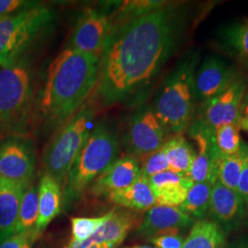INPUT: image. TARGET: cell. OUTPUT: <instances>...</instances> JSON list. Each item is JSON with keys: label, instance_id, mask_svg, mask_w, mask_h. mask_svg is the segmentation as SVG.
Here are the masks:
<instances>
[{"label": "cell", "instance_id": "1", "mask_svg": "<svg viewBox=\"0 0 248 248\" xmlns=\"http://www.w3.org/2000/svg\"><path fill=\"white\" fill-rule=\"evenodd\" d=\"M177 10L162 6L113 27L99 60L98 93L106 104L122 101L148 83L175 48Z\"/></svg>", "mask_w": 248, "mask_h": 248}, {"label": "cell", "instance_id": "2", "mask_svg": "<svg viewBox=\"0 0 248 248\" xmlns=\"http://www.w3.org/2000/svg\"><path fill=\"white\" fill-rule=\"evenodd\" d=\"M100 58L66 48L50 63L40 109L45 122L62 126L82 108L97 85Z\"/></svg>", "mask_w": 248, "mask_h": 248}, {"label": "cell", "instance_id": "3", "mask_svg": "<svg viewBox=\"0 0 248 248\" xmlns=\"http://www.w3.org/2000/svg\"><path fill=\"white\" fill-rule=\"evenodd\" d=\"M119 156V142L106 124H98L75 160L63 182V202L66 207L78 202L92 183Z\"/></svg>", "mask_w": 248, "mask_h": 248}, {"label": "cell", "instance_id": "4", "mask_svg": "<svg viewBox=\"0 0 248 248\" xmlns=\"http://www.w3.org/2000/svg\"><path fill=\"white\" fill-rule=\"evenodd\" d=\"M197 55L183 60L160 90L154 110L166 130L181 135L190 126L195 108Z\"/></svg>", "mask_w": 248, "mask_h": 248}, {"label": "cell", "instance_id": "5", "mask_svg": "<svg viewBox=\"0 0 248 248\" xmlns=\"http://www.w3.org/2000/svg\"><path fill=\"white\" fill-rule=\"evenodd\" d=\"M31 73L17 64L0 71V143L25 130L32 108Z\"/></svg>", "mask_w": 248, "mask_h": 248}, {"label": "cell", "instance_id": "6", "mask_svg": "<svg viewBox=\"0 0 248 248\" xmlns=\"http://www.w3.org/2000/svg\"><path fill=\"white\" fill-rule=\"evenodd\" d=\"M93 118L92 107L82 106L75 115L62 124L45 149L43 164L45 174L53 177L61 185L89 138Z\"/></svg>", "mask_w": 248, "mask_h": 248}, {"label": "cell", "instance_id": "7", "mask_svg": "<svg viewBox=\"0 0 248 248\" xmlns=\"http://www.w3.org/2000/svg\"><path fill=\"white\" fill-rule=\"evenodd\" d=\"M53 18L52 10L41 6L0 17V65L4 68L17 65L27 48Z\"/></svg>", "mask_w": 248, "mask_h": 248}, {"label": "cell", "instance_id": "8", "mask_svg": "<svg viewBox=\"0 0 248 248\" xmlns=\"http://www.w3.org/2000/svg\"><path fill=\"white\" fill-rule=\"evenodd\" d=\"M166 132L154 108H142L132 118L125 136L129 155L135 158L144 157L160 150L166 142Z\"/></svg>", "mask_w": 248, "mask_h": 248}, {"label": "cell", "instance_id": "9", "mask_svg": "<svg viewBox=\"0 0 248 248\" xmlns=\"http://www.w3.org/2000/svg\"><path fill=\"white\" fill-rule=\"evenodd\" d=\"M247 91L248 83L239 77L226 90L202 104L198 122L213 131L225 124L238 127L241 102Z\"/></svg>", "mask_w": 248, "mask_h": 248}, {"label": "cell", "instance_id": "10", "mask_svg": "<svg viewBox=\"0 0 248 248\" xmlns=\"http://www.w3.org/2000/svg\"><path fill=\"white\" fill-rule=\"evenodd\" d=\"M34 169L35 157L31 143L18 137L0 143V179L29 186Z\"/></svg>", "mask_w": 248, "mask_h": 248}, {"label": "cell", "instance_id": "11", "mask_svg": "<svg viewBox=\"0 0 248 248\" xmlns=\"http://www.w3.org/2000/svg\"><path fill=\"white\" fill-rule=\"evenodd\" d=\"M113 27L106 12L89 10L79 18L72 33L70 48L100 58Z\"/></svg>", "mask_w": 248, "mask_h": 248}, {"label": "cell", "instance_id": "12", "mask_svg": "<svg viewBox=\"0 0 248 248\" xmlns=\"http://www.w3.org/2000/svg\"><path fill=\"white\" fill-rule=\"evenodd\" d=\"M239 78L235 67L217 55L205 58L195 72L196 101L202 104L218 96Z\"/></svg>", "mask_w": 248, "mask_h": 248}, {"label": "cell", "instance_id": "13", "mask_svg": "<svg viewBox=\"0 0 248 248\" xmlns=\"http://www.w3.org/2000/svg\"><path fill=\"white\" fill-rule=\"evenodd\" d=\"M247 214V207L236 190L216 182L213 186L209 215L210 220L225 233L237 230Z\"/></svg>", "mask_w": 248, "mask_h": 248}, {"label": "cell", "instance_id": "14", "mask_svg": "<svg viewBox=\"0 0 248 248\" xmlns=\"http://www.w3.org/2000/svg\"><path fill=\"white\" fill-rule=\"evenodd\" d=\"M195 221L178 207L155 205L145 213L137 233L147 239L165 234H179L180 232L191 228Z\"/></svg>", "mask_w": 248, "mask_h": 248}, {"label": "cell", "instance_id": "15", "mask_svg": "<svg viewBox=\"0 0 248 248\" xmlns=\"http://www.w3.org/2000/svg\"><path fill=\"white\" fill-rule=\"evenodd\" d=\"M141 176L138 158L127 155L115 162L91 185L90 193L96 197H108L133 184Z\"/></svg>", "mask_w": 248, "mask_h": 248}, {"label": "cell", "instance_id": "16", "mask_svg": "<svg viewBox=\"0 0 248 248\" xmlns=\"http://www.w3.org/2000/svg\"><path fill=\"white\" fill-rule=\"evenodd\" d=\"M141 222L135 211L115 208L110 211L108 219L89 239L105 245L108 248H117Z\"/></svg>", "mask_w": 248, "mask_h": 248}, {"label": "cell", "instance_id": "17", "mask_svg": "<svg viewBox=\"0 0 248 248\" xmlns=\"http://www.w3.org/2000/svg\"><path fill=\"white\" fill-rule=\"evenodd\" d=\"M155 199V205L179 207L194 184L188 177L172 171H165L148 178Z\"/></svg>", "mask_w": 248, "mask_h": 248}, {"label": "cell", "instance_id": "18", "mask_svg": "<svg viewBox=\"0 0 248 248\" xmlns=\"http://www.w3.org/2000/svg\"><path fill=\"white\" fill-rule=\"evenodd\" d=\"M28 186L1 179L0 183V243L16 233L23 193Z\"/></svg>", "mask_w": 248, "mask_h": 248}, {"label": "cell", "instance_id": "19", "mask_svg": "<svg viewBox=\"0 0 248 248\" xmlns=\"http://www.w3.org/2000/svg\"><path fill=\"white\" fill-rule=\"evenodd\" d=\"M61 184L53 177L45 174L38 186L39 213L34 232L38 236L48 227L62 210Z\"/></svg>", "mask_w": 248, "mask_h": 248}, {"label": "cell", "instance_id": "20", "mask_svg": "<svg viewBox=\"0 0 248 248\" xmlns=\"http://www.w3.org/2000/svg\"><path fill=\"white\" fill-rule=\"evenodd\" d=\"M108 199L112 203L135 212H147L155 206L149 180L142 174L131 186L111 193Z\"/></svg>", "mask_w": 248, "mask_h": 248}, {"label": "cell", "instance_id": "21", "mask_svg": "<svg viewBox=\"0 0 248 248\" xmlns=\"http://www.w3.org/2000/svg\"><path fill=\"white\" fill-rule=\"evenodd\" d=\"M226 233L210 219L197 220L182 248H225Z\"/></svg>", "mask_w": 248, "mask_h": 248}, {"label": "cell", "instance_id": "22", "mask_svg": "<svg viewBox=\"0 0 248 248\" xmlns=\"http://www.w3.org/2000/svg\"><path fill=\"white\" fill-rule=\"evenodd\" d=\"M162 150L168 160L169 171L186 176L196 152L186 138L182 135H176L164 143Z\"/></svg>", "mask_w": 248, "mask_h": 248}, {"label": "cell", "instance_id": "23", "mask_svg": "<svg viewBox=\"0 0 248 248\" xmlns=\"http://www.w3.org/2000/svg\"><path fill=\"white\" fill-rule=\"evenodd\" d=\"M248 160V146L244 142L238 154L233 155H219L216 160L217 182L236 190L240 175Z\"/></svg>", "mask_w": 248, "mask_h": 248}, {"label": "cell", "instance_id": "24", "mask_svg": "<svg viewBox=\"0 0 248 248\" xmlns=\"http://www.w3.org/2000/svg\"><path fill=\"white\" fill-rule=\"evenodd\" d=\"M219 40L222 47L232 56L248 60V19L223 28Z\"/></svg>", "mask_w": 248, "mask_h": 248}, {"label": "cell", "instance_id": "25", "mask_svg": "<svg viewBox=\"0 0 248 248\" xmlns=\"http://www.w3.org/2000/svg\"><path fill=\"white\" fill-rule=\"evenodd\" d=\"M213 186L210 183H194L188 190L185 202L178 208L195 220L207 219Z\"/></svg>", "mask_w": 248, "mask_h": 248}, {"label": "cell", "instance_id": "26", "mask_svg": "<svg viewBox=\"0 0 248 248\" xmlns=\"http://www.w3.org/2000/svg\"><path fill=\"white\" fill-rule=\"evenodd\" d=\"M39 213L38 187L30 185L21 199L18 213L16 233H27L34 232Z\"/></svg>", "mask_w": 248, "mask_h": 248}, {"label": "cell", "instance_id": "27", "mask_svg": "<svg viewBox=\"0 0 248 248\" xmlns=\"http://www.w3.org/2000/svg\"><path fill=\"white\" fill-rule=\"evenodd\" d=\"M214 142L217 150L222 155L238 154L244 144L239 128L232 124L222 125L214 131Z\"/></svg>", "mask_w": 248, "mask_h": 248}, {"label": "cell", "instance_id": "28", "mask_svg": "<svg viewBox=\"0 0 248 248\" xmlns=\"http://www.w3.org/2000/svg\"><path fill=\"white\" fill-rule=\"evenodd\" d=\"M109 215L110 212L96 218H72V239L78 242H84L89 239L106 222Z\"/></svg>", "mask_w": 248, "mask_h": 248}, {"label": "cell", "instance_id": "29", "mask_svg": "<svg viewBox=\"0 0 248 248\" xmlns=\"http://www.w3.org/2000/svg\"><path fill=\"white\" fill-rule=\"evenodd\" d=\"M169 170V163L162 148L144 156L141 166V174L147 178Z\"/></svg>", "mask_w": 248, "mask_h": 248}, {"label": "cell", "instance_id": "30", "mask_svg": "<svg viewBox=\"0 0 248 248\" xmlns=\"http://www.w3.org/2000/svg\"><path fill=\"white\" fill-rule=\"evenodd\" d=\"M37 235L34 232L27 233H15L11 237L0 243V248H31Z\"/></svg>", "mask_w": 248, "mask_h": 248}, {"label": "cell", "instance_id": "31", "mask_svg": "<svg viewBox=\"0 0 248 248\" xmlns=\"http://www.w3.org/2000/svg\"><path fill=\"white\" fill-rule=\"evenodd\" d=\"M155 248H182L185 237L181 234H165L148 239Z\"/></svg>", "mask_w": 248, "mask_h": 248}, {"label": "cell", "instance_id": "32", "mask_svg": "<svg viewBox=\"0 0 248 248\" xmlns=\"http://www.w3.org/2000/svg\"><path fill=\"white\" fill-rule=\"evenodd\" d=\"M32 6L22 0H0V17H5Z\"/></svg>", "mask_w": 248, "mask_h": 248}, {"label": "cell", "instance_id": "33", "mask_svg": "<svg viewBox=\"0 0 248 248\" xmlns=\"http://www.w3.org/2000/svg\"><path fill=\"white\" fill-rule=\"evenodd\" d=\"M236 192L239 194L247 209H248V160L240 175Z\"/></svg>", "mask_w": 248, "mask_h": 248}, {"label": "cell", "instance_id": "34", "mask_svg": "<svg viewBox=\"0 0 248 248\" xmlns=\"http://www.w3.org/2000/svg\"><path fill=\"white\" fill-rule=\"evenodd\" d=\"M241 118H248V89L241 102L240 107Z\"/></svg>", "mask_w": 248, "mask_h": 248}, {"label": "cell", "instance_id": "35", "mask_svg": "<svg viewBox=\"0 0 248 248\" xmlns=\"http://www.w3.org/2000/svg\"><path fill=\"white\" fill-rule=\"evenodd\" d=\"M225 248H248V241L238 240V241L231 243L230 245Z\"/></svg>", "mask_w": 248, "mask_h": 248}, {"label": "cell", "instance_id": "36", "mask_svg": "<svg viewBox=\"0 0 248 248\" xmlns=\"http://www.w3.org/2000/svg\"><path fill=\"white\" fill-rule=\"evenodd\" d=\"M238 128L239 130H243L248 133V118H241Z\"/></svg>", "mask_w": 248, "mask_h": 248}, {"label": "cell", "instance_id": "37", "mask_svg": "<svg viewBox=\"0 0 248 248\" xmlns=\"http://www.w3.org/2000/svg\"><path fill=\"white\" fill-rule=\"evenodd\" d=\"M64 248H82L80 247L79 242L76 241V240H70L69 244Z\"/></svg>", "mask_w": 248, "mask_h": 248}, {"label": "cell", "instance_id": "38", "mask_svg": "<svg viewBox=\"0 0 248 248\" xmlns=\"http://www.w3.org/2000/svg\"><path fill=\"white\" fill-rule=\"evenodd\" d=\"M155 248L149 247V246H136V247H133V248Z\"/></svg>", "mask_w": 248, "mask_h": 248}, {"label": "cell", "instance_id": "39", "mask_svg": "<svg viewBox=\"0 0 248 248\" xmlns=\"http://www.w3.org/2000/svg\"><path fill=\"white\" fill-rule=\"evenodd\" d=\"M245 63H246V66H247V68H248V61H246V62H245Z\"/></svg>", "mask_w": 248, "mask_h": 248}, {"label": "cell", "instance_id": "40", "mask_svg": "<svg viewBox=\"0 0 248 248\" xmlns=\"http://www.w3.org/2000/svg\"><path fill=\"white\" fill-rule=\"evenodd\" d=\"M246 223H247V226H248V218H247V221H246Z\"/></svg>", "mask_w": 248, "mask_h": 248}, {"label": "cell", "instance_id": "41", "mask_svg": "<svg viewBox=\"0 0 248 248\" xmlns=\"http://www.w3.org/2000/svg\"><path fill=\"white\" fill-rule=\"evenodd\" d=\"M0 183H1V179H0Z\"/></svg>", "mask_w": 248, "mask_h": 248}]
</instances>
